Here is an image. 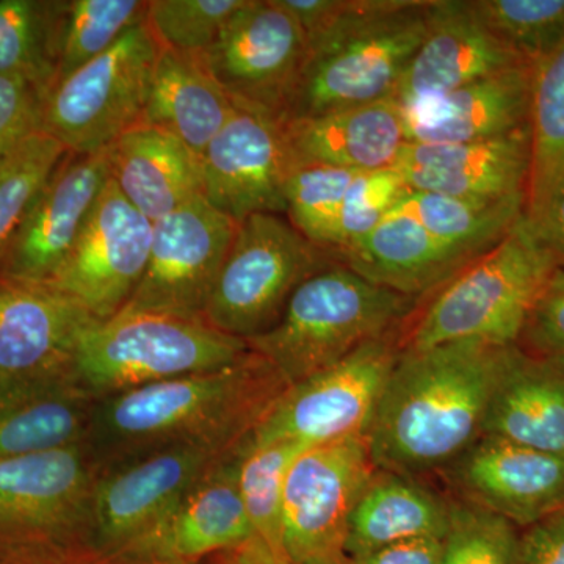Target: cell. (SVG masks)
I'll return each instance as SVG.
<instances>
[{
    "mask_svg": "<svg viewBox=\"0 0 564 564\" xmlns=\"http://www.w3.org/2000/svg\"><path fill=\"white\" fill-rule=\"evenodd\" d=\"M533 65L518 66L402 107L408 143H469L529 124Z\"/></svg>",
    "mask_w": 564,
    "mask_h": 564,
    "instance_id": "obj_24",
    "label": "cell"
},
{
    "mask_svg": "<svg viewBox=\"0 0 564 564\" xmlns=\"http://www.w3.org/2000/svg\"><path fill=\"white\" fill-rule=\"evenodd\" d=\"M519 345L564 361V269L560 267L534 306Z\"/></svg>",
    "mask_w": 564,
    "mask_h": 564,
    "instance_id": "obj_43",
    "label": "cell"
},
{
    "mask_svg": "<svg viewBox=\"0 0 564 564\" xmlns=\"http://www.w3.org/2000/svg\"><path fill=\"white\" fill-rule=\"evenodd\" d=\"M484 434L564 456V361L510 345Z\"/></svg>",
    "mask_w": 564,
    "mask_h": 564,
    "instance_id": "obj_27",
    "label": "cell"
},
{
    "mask_svg": "<svg viewBox=\"0 0 564 564\" xmlns=\"http://www.w3.org/2000/svg\"><path fill=\"white\" fill-rule=\"evenodd\" d=\"M96 322L50 282L0 274V384L73 369L80 336Z\"/></svg>",
    "mask_w": 564,
    "mask_h": 564,
    "instance_id": "obj_19",
    "label": "cell"
},
{
    "mask_svg": "<svg viewBox=\"0 0 564 564\" xmlns=\"http://www.w3.org/2000/svg\"><path fill=\"white\" fill-rule=\"evenodd\" d=\"M237 445L177 444L99 473L93 492L95 547H131Z\"/></svg>",
    "mask_w": 564,
    "mask_h": 564,
    "instance_id": "obj_14",
    "label": "cell"
},
{
    "mask_svg": "<svg viewBox=\"0 0 564 564\" xmlns=\"http://www.w3.org/2000/svg\"><path fill=\"white\" fill-rule=\"evenodd\" d=\"M68 150L41 129L0 161V267Z\"/></svg>",
    "mask_w": 564,
    "mask_h": 564,
    "instance_id": "obj_36",
    "label": "cell"
},
{
    "mask_svg": "<svg viewBox=\"0 0 564 564\" xmlns=\"http://www.w3.org/2000/svg\"><path fill=\"white\" fill-rule=\"evenodd\" d=\"M66 2L0 0V76L50 91L57 77Z\"/></svg>",
    "mask_w": 564,
    "mask_h": 564,
    "instance_id": "obj_33",
    "label": "cell"
},
{
    "mask_svg": "<svg viewBox=\"0 0 564 564\" xmlns=\"http://www.w3.org/2000/svg\"><path fill=\"white\" fill-rule=\"evenodd\" d=\"M375 464L366 436L307 448L289 470L282 549L289 564H347L352 510Z\"/></svg>",
    "mask_w": 564,
    "mask_h": 564,
    "instance_id": "obj_11",
    "label": "cell"
},
{
    "mask_svg": "<svg viewBox=\"0 0 564 564\" xmlns=\"http://www.w3.org/2000/svg\"><path fill=\"white\" fill-rule=\"evenodd\" d=\"M202 55L237 106L282 121L306 62V39L278 0H247Z\"/></svg>",
    "mask_w": 564,
    "mask_h": 564,
    "instance_id": "obj_12",
    "label": "cell"
},
{
    "mask_svg": "<svg viewBox=\"0 0 564 564\" xmlns=\"http://www.w3.org/2000/svg\"><path fill=\"white\" fill-rule=\"evenodd\" d=\"M524 65L530 63L486 28L470 0H429L425 36L393 98L406 106Z\"/></svg>",
    "mask_w": 564,
    "mask_h": 564,
    "instance_id": "obj_21",
    "label": "cell"
},
{
    "mask_svg": "<svg viewBox=\"0 0 564 564\" xmlns=\"http://www.w3.org/2000/svg\"><path fill=\"white\" fill-rule=\"evenodd\" d=\"M110 181L155 223L203 196L202 159L176 137L140 122L107 148Z\"/></svg>",
    "mask_w": 564,
    "mask_h": 564,
    "instance_id": "obj_28",
    "label": "cell"
},
{
    "mask_svg": "<svg viewBox=\"0 0 564 564\" xmlns=\"http://www.w3.org/2000/svg\"><path fill=\"white\" fill-rule=\"evenodd\" d=\"M403 329L370 340L328 369L289 386L251 433V444L293 440L317 447L366 436L402 352Z\"/></svg>",
    "mask_w": 564,
    "mask_h": 564,
    "instance_id": "obj_10",
    "label": "cell"
},
{
    "mask_svg": "<svg viewBox=\"0 0 564 564\" xmlns=\"http://www.w3.org/2000/svg\"><path fill=\"white\" fill-rule=\"evenodd\" d=\"M532 141L529 124L507 135L469 143H406L393 169L410 191L466 198L525 193Z\"/></svg>",
    "mask_w": 564,
    "mask_h": 564,
    "instance_id": "obj_22",
    "label": "cell"
},
{
    "mask_svg": "<svg viewBox=\"0 0 564 564\" xmlns=\"http://www.w3.org/2000/svg\"><path fill=\"white\" fill-rule=\"evenodd\" d=\"M247 440L223 456L151 532L121 552L159 563L199 564L251 541L254 533L239 488Z\"/></svg>",
    "mask_w": 564,
    "mask_h": 564,
    "instance_id": "obj_20",
    "label": "cell"
},
{
    "mask_svg": "<svg viewBox=\"0 0 564 564\" xmlns=\"http://www.w3.org/2000/svg\"><path fill=\"white\" fill-rule=\"evenodd\" d=\"M237 109L202 54L159 50L141 122L176 137L202 159Z\"/></svg>",
    "mask_w": 564,
    "mask_h": 564,
    "instance_id": "obj_29",
    "label": "cell"
},
{
    "mask_svg": "<svg viewBox=\"0 0 564 564\" xmlns=\"http://www.w3.org/2000/svg\"><path fill=\"white\" fill-rule=\"evenodd\" d=\"M448 519L451 499L417 477L377 469L352 510L345 556L348 562L403 541L443 540Z\"/></svg>",
    "mask_w": 564,
    "mask_h": 564,
    "instance_id": "obj_30",
    "label": "cell"
},
{
    "mask_svg": "<svg viewBox=\"0 0 564 564\" xmlns=\"http://www.w3.org/2000/svg\"><path fill=\"white\" fill-rule=\"evenodd\" d=\"M525 217L536 221L564 193V43L533 65Z\"/></svg>",
    "mask_w": 564,
    "mask_h": 564,
    "instance_id": "obj_31",
    "label": "cell"
},
{
    "mask_svg": "<svg viewBox=\"0 0 564 564\" xmlns=\"http://www.w3.org/2000/svg\"><path fill=\"white\" fill-rule=\"evenodd\" d=\"M560 267L524 215L491 250L422 302L404 326L402 350L452 343L519 344Z\"/></svg>",
    "mask_w": 564,
    "mask_h": 564,
    "instance_id": "obj_4",
    "label": "cell"
},
{
    "mask_svg": "<svg viewBox=\"0 0 564 564\" xmlns=\"http://www.w3.org/2000/svg\"><path fill=\"white\" fill-rule=\"evenodd\" d=\"M421 304L333 261L300 284L269 332L247 343L291 386L370 340L400 332Z\"/></svg>",
    "mask_w": 564,
    "mask_h": 564,
    "instance_id": "obj_5",
    "label": "cell"
},
{
    "mask_svg": "<svg viewBox=\"0 0 564 564\" xmlns=\"http://www.w3.org/2000/svg\"><path fill=\"white\" fill-rule=\"evenodd\" d=\"M98 475L85 445L0 458V564H55L95 547Z\"/></svg>",
    "mask_w": 564,
    "mask_h": 564,
    "instance_id": "obj_7",
    "label": "cell"
},
{
    "mask_svg": "<svg viewBox=\"0 0 564 564\" xmlns=\"http://www.w3.org/2000/svg\"><path fill=\"white\" fill-rule=\"evenodd\" d=\"M237 228L204 196L155 221L147 272L122 311L203 321Z\"/></svg>",
    "mask_w": 564,
    "mask_h": 564,
    "instance_id": "obj_13",
    "label": "cell"
},
{
    "mask_svg": "<svg viewBox=\"0 0 564 564\" xmlns=\"http://www.w3.org/2000/svg\"><path fill=\"white\" fill-rule=\"evenodd\" d=\"M356 174L334 166L299 163L285 187V217L293 228L329 250L334 223Z\"/></svg>",
    "mask_w": 564,
    "mask_h": 564,
    "instance_id": "obj_38",
    "label": "cell"
},
{
    "mask_svg": "<svg viewBox=\"0 0 564 564\" xmlns=\"http://www.w3.org/2000/svg\"><path fill=\"white\" fill-rule=\"evenodd\" d=\"M109 180L107 150L68 152L14 237L0 274L50 281L79 239Z\"/></svg>",
    "mask_w": 564,
    "mask_h": 564,
    "instance_id": "obj_18",
    "label": "cell"
},
{
    "mask_svg": "<svg viewBox=\"0 0 564 564\" xmlns=\"http://www.w3.org/2000/svg\"><path fill=\"white\" fill-rule=\"evenodd\" d=\"M333 258L373 284L423 302L480 256L444 242L395 207L372 232Z\"/></svg>",
    "mask_w": 564,
    "mask_h": 564,
    "instance_id": "obj_23",
    "label": "cell"
},
{
    "mask_svg": "<svg viewBox=\"0 0 564 564\" xmlns=\"http://www.w3.org/2000/svg\"><path fill=\"white\" fill-rule=\"evenodd\" d=\"M508 347L452 343L402 350L367 432L378 470H443L484 436Z\"/></svg>",
    "mask_w": 564,
    "mask_h": 564,
    "instance_id": "obj_1",
    "label": "cell"
},
{
    "mask_svg": "<svg viewBox=\"0 0 564 564\" xmlns=\"http://www.w3.org/2000/svg\"><path fill=\"white\" fill-rule=\"evenodd\" d=\"M281 122L296 162L355 173L393 169L408 143L395 98Z\"/></svg>",
    "mask_w": 564,
    "mask_h": 564,
    "instance_id": "obj_26",
    "label": "cell"
},
{
    "mask_svg": "<svg viewBox=\"0 0 564 564\" xmlns=\"http://www.w3.org/2000/svg\"><path fill=\"white\" fill-rule=\"evenodd\" d=\"M441 473L455 499L518 529L564 511V456L484 434Z\"/></svg>",
    "mask_w": 564,
    "mask_h": 564,
    "instance_id": "obj_17",
    "label": "cell"
},
{
    "mask_svg": "<svg viewBox=\"0 0 564 564\" xmlns=\"http://www.w3.org/2000/svg\"><path fill=\"white\" fill-rule=\"evenodd\" d=\"M247 0H150L147 20L159 47L202 54Z\"/></svg>",
    "mask_w": 564,
    "mask_h": 564,
    "instance_id": "obj_40",
    "label": "cell"
},
{
    "mask_svg": "<svg viewBox=\"0 0 564 564\" xmlns=\"http://www.w3.org/2000/svg\"><path fill=\"white\" fill-rule=\"evenodd\" d=\"M486 28L534 65L564 43V0H470Z\"/></svg>",
    "mask_w": 564,
    "mask_h": 564,
    "instance_id": "obj_37",
    "label": "cell"
},
{
    "mask_svg": "<svg viewBox=\"0 0 564 564\" xmlns=\"http://www.w3.org/2000/svg\"><path fill=\"white\" fill-rule=\"evenodd\" d=\"M154 223L126 202L109 180L68 258L50 284L96 321L120 314L147 272Z\"/></svg>",
    "mask_w": 564,
    "mask_h": 564,
    "instance_id": "obj_15",
    "label": "cell"
},
{
    "mask_svg": "<svg viewBox=\"0 0 564 564\" xmlns=\"http://www.w3.org/2000/svg\"><path fill=\"white\" fill-rule=\"evenodd\" d=\"M514 564H564V511L519 530Z\"/></svg>",
    "mask_w": 564,
    "mask_h": 564,
    "instance_id": "obj_44",
    "label": "cell"
},
{
    "mask_svg": "<svg viewBox=\"0 0 564 564\" xmlns=\"http://www.w3.org/2000/svg\"><path fill=\"white\" fill-rule=\"evenodd\" d=\"M98 402L74 367L0 384V458L85 445Z\"/></svg>",
    "mask_w": 564,
    "mask_h": 564,
    "instance_id": "obj_25",
    "label": "cell"
},
{
    "mask_svg": "<svg viewBox=\"0 0 564 564\" xmlns=\"http://www.w3.org/2000/svg\"><path fill=\"white\" fill-rule=\"evenodd\" d=\"M408 191L395 169L356 174L334 223L329 251L343 250L372 232L399 206Z\"/></svg>",
    "mask_w": 564,
    "mask_h": 564,
    "instance_id": "obj_41",
    "label": "cell"
},
{
    "mask_svg": "<svg viewBox=\"0 0 564 564\" xmlns=\"http://www.w3.org/2000/svg\"><path fill=\"white\" fill-rule=\"evenodd\" d=\"M334 261L285 215L256 214L239 223L203 321L248 340L280 321L303 281Z\"/></svg>",
    "mask_w": 564,
    "mask_h": 564,
    "instance_id": "obj_8",
    "label": "cell"
},
{
    "mask_svg": "<svg viewBox=\"0 0 564 564\" xmlns=\"http://www.w3.org/2000/svg\"><path fill=\"white\" fill-rule=\"evenodd\" d=\"M288 388L272 364L251 350L225 369L99 399L85 447L99 473L177 444L232 447Z\"/></svg>",
    "mask_w": 564,
    "mask_h": 564,
    "instance_id": "obj_2",
    "label": "cell"
},
{
    "mask_svg": "<svg viewBox=\"0 0 564 564\" xmlns=\"http://www.w3.org/2000/svg\"><path fill=\"white\" fill-rule=\"evenodd\" d=\"M519 530L485 508L451 497L441 564H514Z\"/></svg>",
    "mask_w": 564,
    "mask_h": 564,
    "instance_id": "obj_39",
    "label": "cell"
},
{
    "mask_svg": "<svg viewBox=\"0 0 564 564\" xmlns=\"http://www.w3.org/2000/svg\"><path fill=\"white\" fill-rule=\"evenodd\" d=\"M307 448L311 447L293 440L254 445L250 434L240 459V496L252 533L263 547L282 560H285L282 549L285 480L292 464Z\"/></svg>",
    "mask_w": 564,
    "mask_h": 564,
    "instance_id": "obj_34",
    "label": "cell"
},
{
    "mask_svg": "<svg viewBox=\"0 0 564 564\" xmlns=\"http://www.w3.org/2000/svg\"><path fill=\"white\" fill-rule=\"evenodd\" d=\"M525 203V193L507 198H466L408 191L397 209L413 215L444 242L481 256L524 217Z\"/></svg>",
    "mask_w": 564,
    "mask_h": 564,
    "instance_id": "obj_32",
    "label": "cell"
},
{
    "mask_svg": "<svg viewBox=\"0 0 564 564\" xmlns=\"http://www.w3.org/2000/svg\"><path fill=\"white\" fill-rule=\"evenodd\" d=\"M247 340L203 321L121 311L85 329L74 372L98 399L143 386L225 369L250 352Z\"/></svg>",
    "mask_w": 564,
    "mask_h": 564,
    "instance_id": "obj_6",
    "label": "cell"
},
{
    "mask_svg": "<svg viewBox=\"0 0 564 564\" xmlns=\"http://www.w3.org/2000/svg\"><path fill=\"white\" fill-rule=\"evenodd\" d=\"M159 50L143 22L95 61L55 82L43 99V131L73 154L107 150L143 121Z\"/></svg>",
    "mask_w": 564,
    "mask_h": 564,
    "instance_id": "obj_9",
    "label": "cell"
},
{
    "mask_svg": "<svg viewBox=\"0 0 564 564\" xmlns=\"http://www.w3.org/2000/svg\"><path fill=\"white\" fill-rule=\"evenodd\" d=\"M55 564H169L159 563L154 560L143 558V556L129 554V552H104L99 549L90 547L77 554L69 555L68 558Z\"/></svg>",
    "mask_w": 564,
    "mask_h": 564,
    "instance_id": "obj_48",
    "label": "cell"
},
{
    "mask_svg": "<svg viewBox=\"0 0 564 564\" xmlns=\"http://www.w3.org/2000/svg\"><path fill=\"white\" fill-rule=\"evenodd\" d=\"M43 99L28 82L0 76V161L43 129Z\"/></svg>",
    "mask_w": 564,
    "mask_h": 564,
    "instance_id": "obj_42",
    "label": "cell"
},
{
    "mask_svg": "<svg viewBox=\"0 0 564 564\" xmlns=\"http://www.w3.org/2000/svg\"><path fill=\"white\" fill-rule=\"evenodd\" d=\"M199 564H289L285 560L278 558L269 549L263 547L256 538L247 544L212 555Z\"/></svg>",
    "mask_w": 564,
    "mask_h": 564,
    "instance_id": "obj_47",
    "label": "cell"
},
{
    "mask_svg": "<svg viewBox=\"0 0 564 564\" xmlns=\"http://www.w3.org/2000/svg\"><path fill=\"white\" fill-rule=\"evenodd\" d=\"M530 223L544 243L554 251L560 265L564 269V193L545 210L540 220Z\"/></svg>",
    "mask_w": 564,
    "mask_h": 564,
    "instance_id": "obj_46",
    "label": "cell"
},
{
    "mask_svg": "<svg viewBox=\"0 0 564 564\" xmlns=\"http://www.w3.org/2000/svg\"><path fill=\"white\" fill-rule=\"evenodd\" d=\"M296 165L282 122L239 107L202 155L203 196L237 223L285 215V187Z\"/></svg>",
    "mask_w": 564,
    "mask_h": 564,
    "instance_id": "obj_16",
    "label": "cell"
},
{
    "mask_svg": "<svg viewBox=\"0 0 564 564\" xmlns=\"http://www.w3.org/2000/svg\"><path fill=\"white\" fill-rule=\"evenodd\" d=\"M429 0H336L306 43V62L282 121L393 98L426 32Z\"/></svg>",
    "mask_w": 564,
    "mask_h": 564,
    "instance_id": "obj_3",
    "label": "cell"
},
{
    "mask_svg": "<svg viewBox=\"0 0 564 564\" xmlns=\"http://www.w3.org/2000/svg\"><path fill=\"white\" fill-rule=\"evenodd\" d=\"M441 538L403 541L348 560L347 564H441Z\"/></svg>",
    "mask_w": 564,
    "mask_h": 564,
    "instance_id": "obj_45",
    "label": "cell"
},
{
    "mask_svg": "<svg viewBox=\"0 0 564 564\" xmlns=\"http://www.w3.org/2000/svg\"><path fill=\"white\" fill-rule=\"evenodd\" d=\"M147 11L143 0L66 2L55 82L113 47L126 33L143 24Z\"/></svg>",
    "mask_w": 564,
    "mask_h": 564,
    "instance_id": "obj_35",
    "label": "cell"
}]
</instances>
